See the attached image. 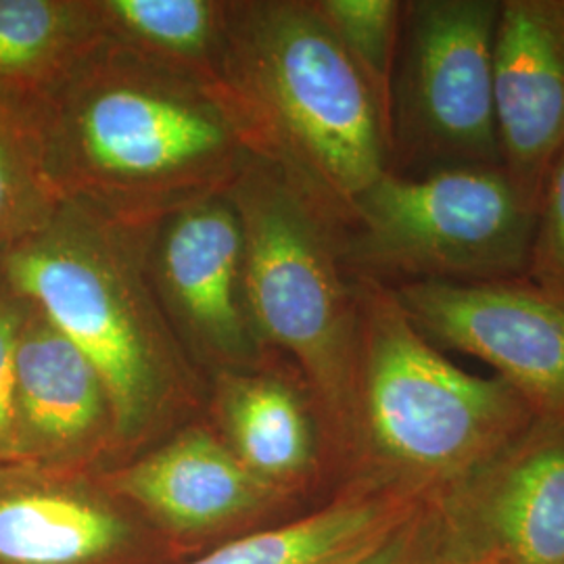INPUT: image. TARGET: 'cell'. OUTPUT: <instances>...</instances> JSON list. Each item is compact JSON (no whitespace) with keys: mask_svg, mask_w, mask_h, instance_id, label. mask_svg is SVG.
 <instances>
[{"mask_svg":"<svg viewBox=\"0 0 564 564\" xmlns=\"http://www.w3.org/2000/svg\"><path fill=\"white\" fill-rule=\"evenodd\" d=\"M228 197L241 216L245 286L256 330L289 356L312 391L326 435L341 452L354 444L358 295L341 258V230L258 158Z\"/></svg>","mask_w":564,"mask_h":564,"instance_id":"obj_5","label":"cell"},{"mask_svg":"<svg viewBox=\"0 0 564 564\" xmlns=\"http://www.w3.org/2000/svg\"><path fill=\"white\" fill-rule=\"evenodd\" d=\"M354 282L358 366L351 452L368 463L360 475L437 502L540 414L505 379L449 362L408 318L391 286Z\"/></svg>","mask_w":564,"mask_h":564,"instance_id":"obj_4","label":"cell"},{"mask_svg":"<svg viewBox=\"0 0 564 564\" xmlns=\"http://www.w3.org/2000/svg\"><path fill=\"white\" fill-rule=\"evenodd\" d=\"M132 527L82 468L0 463V564H109Z\"/></svg>","mask_w":564,"mask_h":564,"instance_id":"obj_13","label":"cell"},{"mask_svg":"<svg viewBox=\"0 0 564 564\" xmlns=\"http://www.w3.org/2000/svg\"><path fill=\"white\" fill-rule=\"evenodd\" d=\"M153 230L61 202L0 256V276L97 368L118 447L160 426L186 384V349L149 274Z\"/></svg>","mask_w":564,"mask_h":564,"instance_id":"obj_3","label":"cell"},{"mask_svg":"<svg viewBox=\"0 0 564 564\" xmlns=\"http://www.w3.org/2000/svg\"><path fill=\"white\" fill-rule=\"evenodd\" d=\"M220 84L258 160L343 228L389 167V132L314 0H230Z\"/></svg>","mask_w":564,"mask_h":564,"instance_id":"obj_2","label":"cell"},{"mask_svg":"<svg viewBox=\"0 0 564 564\" xmlns=\"http://www.w3.org/2000/svg\"><path fill=\"white\" fill-rule=\"evenodd\" d=\"M494 101L506 178L538 212L564 151V0H502Z\"/></svg>","mask_w":564,"mask_h":564,"instance_id":"obj_11","label":"cell"},{"mask_svg":"<svg viewBox=\"0 0 564 564\" xmlns=\"http://www.w3.org/2000/svg\"><path fill=\"white\" fill-rule=\"evenodd\" d=\"M101 39L95 0H0V99L30 107Z\"/></svg>","mask_w":564,"mask_h":564,"instance_id":"obj_17","label":"cell"},{"mask_svg":"<svg viewBox=\"0 0 564 564\" xmlns=\"http://www.w3.org/2000/svg\"><path fill=\"white\" fill-rule=\"evenodd\" d=\"M149 274L186 351L223 372H239L265 354L247 302L241 216L228 191L155 226Z\"/></svg>","mask_w":564,"mask_h":564,"instance_id":"obj_9","label":"cell"},{"mask_svg":"<svg viewBox=\"0 0 564 564\" xmlns=\"http://www.w3.org/2000/svg\"><path fill=\"white\" fill-rule=\"evenodd\" d=\"M403 312L442 351L473 356L529 405L564 423V300L523 279L391 286Z\"/></svg>","mask_w":564,"mask_h":564,"instance_id":"obj_8","label":"cell"},{"mask_svg":"<svg viewBox=\"0 0 564 564\" xmlns=\"http://www.w3.org/2000/svg\"><path fill=\"white\" fill-rule=\"evenodd\" d=\"M21 111L61 202L132 226L226 193L256 158L220 80L105 36Z\"/></svg>","mask_w":564,"mask_h":564,"instance_id":"obj_1","label":"cell"},{"mask_svg":"<svg viewBox=\"0 0 564 564\" xmlns=\"http://www.w3.org/2000/svg\"><path fill=\"white\" fill-rule=\"evenodd\" d=\"M28 302L0 276V463H13V383L15 354Z\"/></svg>","mask_w":564,"mask_h":564,"instance_id":"obj_23","label":"cell"},{"mask_svg":"<svg viewBox=\"0 0 564 564\" xmlns=\"http://www.w3.org/2000/svg\"><path fill=\"white\" fill-rule=\"evenodd\" d=\"M500 2H403L387 172L505 170L494 101Z\"/></svg>","mask_w":564,"mask_h":564,"instance_id":"obj_7","label":"cell"},{"mask_svg":"<svg viewBox=\"0 0 564 564\" xmlns=\"http://www.w3.org/2000/svg\"><path fill=\"white\" fill-rule=\"evenodd\" d=\"M343 564H449L440 508L424 505L379 544Z\"/></svg>","mask_w":564,"mask_h":564,"instance_id":"obj_22","label":"cell"},{"mask_svg":"<svg viewBox=\"0 0 564 564\" xmlns=\"http://www.w3.org/2000/svg\"><path fill=\"white\" fill-rule=\"evenodd\" d=\"M435 505L449 564H564V423L538 416Z\"/></svg>","mask_w":564,"mask_h":564,"instance_id":"obj_10","label":"cell"},{"mask_svg":"<svg viewBox=\"0 0 564 564\" xmlns=\"http://www.w3.org/2000/svg\"><path fill=\"white\" fill-rule=\"evenodd\" d=\"M28 305L15 354L13 463L82 468L113 444L109 398L90 360Z\"/></svg>","mask_w":564,"mask_h":564,"instance_id":"obj_12","label":"cell"},{"mask_svg":"<svg viewBox=\"0 0 564 564\" xmlns=\"http://www.w3.org/2000/svg\"><path fill=\"white\" fill-rule=\"evenodd\" d=\"M538 212L505 170H454L419 178L387 172L354 203L341 258L354 279L408 282L523 279Z\"/></svg>","mask_w":564,"mask_h":564,"instance_id":"obj_6","label":"cell"},{"mask_svg":"<svg viewBox=\"0 0 564 564\" xmlns=\"http://www.w3.org/2000/svg\"><path fill=\"white\" fill-rule=\"evenodd\" d=\"M95 9L105 39L220 80L230 0H95Z\"/></svg>","mask_w":564,"mask_h":564,"instance_id":"obj_18","label":"cell"},{"mask_svg":"<svg viewBox=\"0 0 564 564\" xmlns=\"http://www.w3.org/2000/svg\"><path fill=\"white\" fill-rule=\"evenodd\" d=\"M527 279L564 300V151L540 195Z\"/></svg>","mask_w":564,"mask_h":564,"instance_id":"obj_21","label":"cell"},{"mask_svg":"<svg viewBox=\"0 0 564 564\" xmlns=\"http://www.w3.org/2000/svg\"><path fill=\"white\" fill-rule=\"evenodd\" d=\"M421 494L358 475L337 500L297 521L251 533L186 564H343L379 544L424 505Z\"/></svg>","mask_w":564,"mask_h":564,"instance_id":"obj_15","label":"cell"},{"mask_svg":"<svg viewBox=\"0 0 564 564\" xmlns=\"http://www.w3.org/2000/svg\"><path fill=\"white\" fill-rule=\"evenodd\" d=\"M368 84L391 137V99L402 39V0H314Z\"/></svg>","mask_w":564,"mask_h":564,"instance_id":"obj_20","label":"cell"},{"mask_svg":"<svg viewBox=\"0 0 564 564\" xmlns=\"http://www.w3.org/2000/svg\"><path fill=\"white\" fill-rule=\"evenodd\" d=\"M59 205L30 120L0 99V256L48 223Z\"/></svg>","mask_w":564,"mask_h":564,"instance_id":"obj_19","label":"cell"},{"mask_svg":"<svg viewBox=\"0 0 564 564\" xmlns=\"http://www.w3.org/2000/svg\"><path fill=\"white\" fill-rule=\"evenodd\" d=\"M312 403L276 372H223L224 442L265 484L279 489L302 484L316 470L321 452Z\"/></svg>","mask_w":564,"mask_h":564,"instance_id":"obj_16","label":"cell"},{"mask_svg":"<svg viewBox=\"0 0 564 564\" xmlns=\"http://www.w3.org/2000/svg\"><path fill=\"white\" fill-rule=\"evenodd\" d=\"M174 531H207L241 519L282 489L253 475L216 433L191 426L105 479Z\"/></svg>","mask_w":564,"mask_h":564,"instance_id":"obj_14","label":"cell"}]
</instances>
